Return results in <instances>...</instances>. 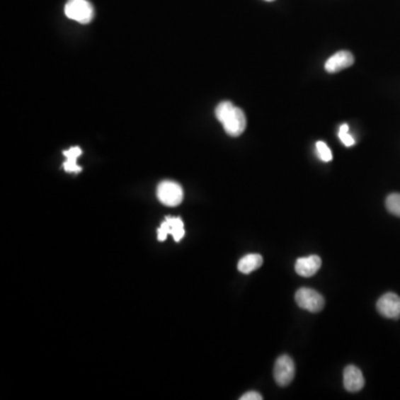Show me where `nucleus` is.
<instances>
[{
  "instance_id": "obj_13",
  "label": "nucleus",
  "mask_w": 400,
  "mask_h": 400,
  "mask_svg": "<svg viewBox=\"0 0 400 400\" xmlns=\"http://www.w3.org/2000/svg\"><path fill=\"white\" fill-rule=\"evenodd\" d=\"M386 207L390 214L400 217V194L389 195L386 199Z\"/></svg>"
},
{
  "instance_id": "obj_11",
  "label": "nucleus",
  "mask_w": 400,
  "mask_h": 400,
  "mask_svg": "<svg viewBox=\"0 0 400 400\" xmlns=\"http://www.w3.org/2000/svg\"><path fill=\"white\" fill-rule=\"evenodd\" d=\"M83 152L79 147H72L69 150L64 152V156L66 157V161L64 163V169L67 173H80L81 167L77 164L78 158L81 156Z\"/></svg>"
},
{
  "instance_id": "obj_6",
  "label": "nucleus",
  "mask_w": 400,
  "mask_h": 400,
  "mask_svg": "<svg viewBox=\"0 0 400 400\" xmlns=\"http://www.w3.org/2000/svg\"><path fill=\"white\" fill-rule=\"evenodd\" d=\"M377 310L380 315L389 319H399L400 297L394 292H387L378 299Z\"/></svg>"
},
{
  "instance_id": "obj_9",
  "label": "nucleus",
  "mask_w": 400,
  "mask_h": 400,
  "mask_svg": "<svg viewBox=\"0 0 400 400\" xmlns=\"http://www.w3.org/2000/svg\"><path fill=\"white\" fill-rule=\"evenodd\" d=\"M320 267H321V259L318 256L313 255L297 259L295 265V270L299 276L308 278L314 276L319 270Z\"/></svg>"
},
{
  "instance_id": "obj_5",
  "label": "nucleus",
  "mask_w": 400,
  "mask_h": 400,
  "mask_svg": "<svg viewBox=\"0 0 400 400\" xmlns=\"http://www.w3.org/2000/svg\"><path fill=\"white\" fill-rule=\"evenodd\" d=\"M274 377L277 385L280 387H286L294 380L295 364L290 356L282 355L277 359L274 368Z\"/></svg>"
},
{
  "instance_id": "obj_17",
  "label": "nucleus",
  "mask_w": 400,
  "mask_h": 400,
  "mask_svg": "<svg viewBox=\"0 0 400 400\" xmlns=\"http://www.w3.org/2000/svg\"><path fill=\"white\" fill-rule=\"evenodd\" d=\"M263 399V396L261 394L257 393V392H248L245 395L240 397V400H261Z\"/></svg>"
},
{
  "instance_id": "obj_12",
  "label": "nucleus",
  "mask_w": 400,
  "mask_h": 400,
  "mask_svg": "<svg viewBox=\"0 0 400 400\" xmlns=\"http://www.w3.org/2000/svg\"><path fill=\"white\" fill-rule=\"evenodd\" d=\"M168 224L171 226V235L173 236L175 241H181L185 236V228H183V222L181 218L166 217Z\"/></svg>"
},
{
  "instance_id": "obj_14",
  "label": "nucleus",
  "mask_w": 400,
  "mask_h": 400,
  "mask_svg": "<svg viewBox=\"0 0 400 400\" xmlns=\"http://www.w3.org/2000/svg\"><path fill=\"white\" fill-rule=\"evenodd\" d=\"M338 136L339 138H341V142H343V145L347 146V147H351V146L355 145L354 138L349 135L348 125H341Z\"/></svg>"
},
{
  "instance_id": "obj_15",
  "label": "nucleus",
  "mask_w": 400,
  "mask_h": 400,
  "mask_svg": "<svg viewBox=\"0 0 400 400\" xmlns=\"http://www.w3.org/2000/svg\"><path fill=\"white\" fill-rule=\"evenodd\" d=\"M316 148H317L318 156H319L320 159L323 160V161L328 163V161H331V160L333 159L331 150L326 145L325 142H318L317 144H316Z\"/></svg>"
},
{
  "instance_id": "obj_8",
  "label": "nucleus",
  "mask_w": 400,
  "mask_h": 400,
  "mask_svg": "<svg viewBox=\"0 0 400 400\" xmlns=\"http://www.w3.org/2000/svg\"><path fill=\"white\" fill-rule=\"evenodd\" d=\"M343 386L350 393H357L365 386V378L358 367L347 366L343 370Z\"/></svg>"
},
{
  "instance_id": "obj_2",
  "label": "nucleus",
  "mask_w": 400,
  "mask_h": 400,
  "mask_svg": "<svg viewBox=\"0 0 400 400\" xmlns=\"http://www.w3.org/2000/svg\"><path fill=\"white\" fill-rule=\"evenodd\" d=\"M68 18L80 23H89L93 21L95 11L88 0H69L65 6Z\"/></svg>"
},
{
  "instance_id": "obj_10",
  "label": "nucleus",
  "mask_w": 400,
  "mask_h": 400,
  "mask_svg": "<svg viewBox=\"0 0 400 400\" xmlns=\"http://www.w3.org/2000/svg\"><path fill=\"white\" fill-rule=\"evenodd\" d=\"M263 259L259 253H249L240 259L238 263V270L243 274H251L253 271L261 268Z\"/></svg>"
},
{
  "instance_id": "obj_7",
  "label": "nucleus",
  "mask_w": 400,
  "mask_h": 400,
  "mask_svg": "<svg viewBox=\"0 0 400 400\" xmlns=\"http://www.w3.org/2000/svg\"><path fill=\"white\" fill-rule=\"evenodd\" d=\"M355 62L354 55L347 50L336 52L326 62L325 69L329 74L338 73L341 70L350 67Z\"/></svg>"
},
{
  "instance_id": "obj_3",
  "label": "nucleus",
  "mask_w": 400,
  "mask_h": 400,
  "mask_svg": "<svg viewBox=\"0 0 400 400\" xmlns=\"http://www.w3.org/2000/svg\"><path fill=\"white\" fill-rule=\"evenodd\" d=\"M157 197L161 204L168 207H176L181 204L183 190L175 181H163L157 188Z\"/></svg>"
},
{
  "instance_id": "obj_18",
  "label": "nucleus",
  "mask_w": 400,
  "mask_h": 400,
  "mask_svg": "<svg viewBox=\"0 0 400 400\" xmlns=\"http://www.w3.org/2000/svg\"><path fill=\"white\" fill-rule=\"evenodd\" d=\"M266 1H274V0H266Z\"/></svg>"
},
{
  "instance_id": "obj_4",
  "label": "nucleus",
  "mask_w": 400,
  "mask_h": 400,
  "mask_svg": "<svg viewBox=\"0 0 400 400\" xmlns=\"http://www.w3.org/2000/svg\"><path fill=\"white\" fill-rule=\"evenodd\" d=\"M295 299L302 309L308 310L310 313H319L325 306V299L319 292L310 288H300Z\"/></svg>"
},
{
  "instance_id": "obj_1",
  "label": "nucleus",
  "mask_w": 400,
  "mask_h": 400,
  "mask_svg": "<svg viewBox=\"0 0 400 400\" xmlns=\"http://www.w3.org/2000/svg\"><path fill=\"white\" fill-rule=\"evenodd\" d=\"M215 114L218 122H222L225 132L232 137H238L245 132L247 126L245 113L238 107L234 106L230 101L220 103Z\"/></svg>"
},
{
  "instance_id": "obj_16",
  "label": "nucleus",
  "mask_w": 400,
  "mask_h": 400,
  "mask_svg": "<svg viewBox=\"0 0 400 400\" xmlns=\"http://www.w3.org/2000/svg\"><path fill=\"white\" fill-rule=\"evenodd\" d=\"M157 234L159 241H165L168 235H171V226L168 224L167 220H164L163 224L160 225L159 229H158Z\"/></svg>"
}]
</instances>
